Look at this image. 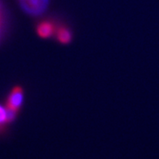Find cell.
<instances>
[{
	"label": "cell",
	"mask_w": 159,
	"mask_h": 159,
	"mask_svg": "<svg viewBox=\"0 0 159 159\" xmlns=\"http://www.w3.org/2000/svg\"><path fill=\"white\" fill-rule=\"evenodd\" d=\"M49 0H20L25 12L31 16H39L45 12Z\"/></svg>",
	"instance_id": "cell-1"
},
{
	"label": "cell",
	"mask_w": 159,
	"mask_h": 159,
	"mask_svg": "<svg viewBox=\"0 0 159 159\" xmlns=\"http://www.w3.org/2000/svg\"><path fill=\"white\" fill-rule=\"evenodd\" d=\"M24 101V91L20 86H16L11 89V93L8 95L7 99L6 107L15 111H17L20 109Z\"/></svg>",
	"instance_id": "cell-2"
},
{
	"label": "cell",
	"mask_w": 159,
	"mask_h": 159,
	"mask_svg": "<svg viewBox=\"0 0 159 159\" xmlns=\"http://www.w3.org/2000/svg\"><path fill=\"white\" fill-rule=\"evenodd\" d=\"M54 32V26L50 21H43L37 26V33L40 37L47 38L52 35Z\"/></svg>",
	"instance_id": "cell-3"
},
{
	"label": "cell",
	"mask_w": 159,
	"mask_h": 159,
	"mask_svg": "<svg viewBox=\"0 0 159 159\" xmlns=\"http://www.w3.org/2000/svg\"><path fill=\"white\" fill-rule=\"evenodd\" d=\"M57 40L61 43L66 44V43H69L70 42L71 38H72V34H71L70 31L67 28H66V27H61V28L57 29Z\"/></svg>",
	"instance_id": "cell-4"
},
{
	"label": "cell",
	"mask_w": 159,
	"mask_h": 159,
	"mask_svg": "<svg viewBox=\"0 0 159 159\" xmlns=\"http://www.w3.org/2000/svg\"><path fill=\"white\" fill-rule=\"evenodd\" d=\"M7 108H4L0 105V131L2 130L7 124Z\"/></svg>",
	"instance_id": "cell-5"
},
{
	"label": "cell",
	"mask_w": 159,
	"mask_h": 159,
	"mask_svg": "<svg viewBox=\"0 0 159 159\" xmlns=\"http://www.w3.org/2000/svg\"><path fill=\"white\" fill-rule=\"evenodd\" d=\"M1 23H2V12H1V6H0V26H1Z\"/></svg>",
	"instance_id": "cell-6"
}]
</instances>
